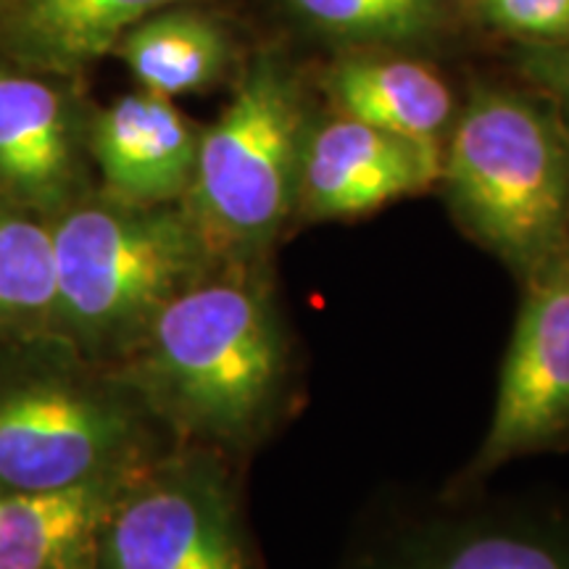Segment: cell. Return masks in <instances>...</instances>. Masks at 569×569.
<instances>
[{
  "label": "cell",
  "mask_w": 569,
  "mask_h": 569,
  "mask_svg": "<svg viewBox=\"0 0 569 569\" xmlns=\"http://www.w3.org/2000/svg\"><path fill=\"white\" fill-rule=\"evenodd\" d=\"M174 443L243 459L301 396V365L272 259L217 261L153 319L122 365Z\"/></svg>",
  "instance_id": "obj_1"
},
{
  "label": "cell",
  "mask_w": 569,
  "mask_h": 569,
  "mask_svg": "<svg viewBox=\"0 0 569 569\" xmlns=\"http://www.w3.org/2000/svg\"><path fill=\"white\" fill-rule=\"evenodd\" d=\"M174 446L117 365L46 336L0 343V486L56 490L130 478Z\"/></svg>",
  "instance_id": "obj_2"
},
{
  "label": "cell",
  "mask_w": 569,
  "mask_h": 569,
  "mask_svg": "<svg viewBox=\"0 0 569 569\" xmlns=\"http://www.w3.org/2000/svg\"><path fill=\"white\" fill-rule=\"evenodd\" d=\"M53 332L101 365H122L172 298L217 264L182 203L80 198L51 219Z\"/></svg>",
  "instance_id": "obj_3"
},
{
  "label": "cell",
  "mask_w": 569,
  "mask_h": 569,
  "mask_svg": "<svg viewBox=\"0 0 569 569\" xmlns=\"http://www.w3.org/2000/svg\"><path fill=\"white\" fill-rule=\"evenodd\" d=\"M438 182L469 240L517 282L569 243V127L540 92L472 88Z\"/></svg>",
  "instance_id": "obj_4"
},
{
  "label": "cell",
  "mask_w": 569,
  "mask_h": 569,
  "mask_svg": "<svg viewBox=\"0 0 569 569\" xmlns=\"http://www.w3.org/2000/svg\"><path fill=\"white\" fill-rule=\"evenodd\" d=\"M311 119L301 84L277 59H256L232 101L198 140L182 198L217 259H272L296 217L298 177Z\"/></svg>",
  "instance_id": "obj_5"
},
{
  "label": "cell",
  "mask_w": 569,
  "mask_h": 569,
  "mask_svg": "<svg viewBox=\"0 0 569 569\" xmlns=\"http://www.w3.org/2000/svg\"><path fill=\"white\" fill-rule=\"evenodd\" d=\"M96 569H264L238 459L174 443L134 469L103 519Z\"/></svg>",
  "instance_id": "obj_6"
},
{
  "label": "cell",
  "mask_w": 569,
  "mask_h": 569,
  "mask_svg": "<svg viewBox=\"0 0 569 569\" xmlns=\"http://www.w3.org/2000/svg\"><path fill=\"white\" fill-rule=\"evenodd\" d=\"M336 569H569V509L448 493L359 532Z\"/></svg>",
  "instance_id": "obj_7"
},
{
  "label": "cell",
  "mask_w": 569,
  "mask_h": 569,
  "mask_svg": "<svg viewBox=\"0 0 569 569\" xmlns=\"http://www.w3.org/2000/svg\"><path fill=\"white\" fill-rule=\"evenodd\" d=\"M493 417L451 493H472L509 461L569 443V243L519 280Z\"/></svg>",
  "instance_id": "obj_8"
},
{
  "label": "cell",
  "mask_w": 569,
  "mask_h": 569,
  "mask_svg": "<svg viewBox=\"0 0 569 569\" xmlns=\"http://www.w3.org/2000/svg\"><path fill=\"white\" fill-rule=\"evenodd\" d=\"M443 146L401 138L336 113L306 134L296 217L317 222L367 217L430 190L440 180Z\"/></svg>",
  "instance_id": "obj_9"
},
{
  "label": "cell",
  "mask_w": 569,
  "mask_h": 569,
  "mask_svg": "<svg viewBox=\"0 0 569 569\" xmlns=\"http://www.w3.org/2000/svg\"><path fill=\"white\" fill-rule=\"evenodd\" d=\"M82 138L59 88L24 74H0V203L59 217L80 201Z\"/></svg>",
  "instance_id": "obj_10"
},
{
  "label": "cell",
  "mask_w": 569,
  "mask_h": 569,
  "mask_svg": "<svg viewBox=\"0 0 569 569\" xmlns=\"http://www.w3.org/2000/svg\"><path fill=\"white\" fill-rule=\"evenodd\" d=\"M196 130L172 98L130 92L103 109L90 127V153L106 196L127 203H180L193 182Z\"/></svg>",
  "instance_id": "obj_11"
},
{
  "label": "cell",
  "mask_w": 569,
  "mask_h": 569,
  "mask_svg": "<svg viewBox=\"0 0 569 569\" xmlns=\"http://www.w3.org/2000/svg\"><path fill=\"white\" fill-rule=\"evenodd\" d=\"M124 480L56 490L0 486V569H96L98 536Z\"/></svg>",
  "instance_id": "obj_12"
},
{
  "label": "cell",
  "mask_w": 569,
  "mask_h": 569,
  "mask_svg": "<svg viewBox=\"0 0 569 569\" xmlns=\"http://www.w3.org/2000/svg\"><path fill=\"white\" fill-rule=\"evenodd\" d=\"M325 92L336 113L432 146L457 119L451 88L409 59H346L327 71Z\"/></svg>",
  "instance_id": "obj_13"
},
{
  "label": "cell",
  "mask_w": 569,
  "mask_h": 569,
  "mask_svg": "<svg viewBox=\"0 0 569 569\" xmlns=\"http://www.w3.org/2000/svg\"><path fill=\"white\" fill-rule=\"evenodd\" d=\"M177 0H21L13 32L21 53L56 69L82 67Z\"/></svg>",
  "instance_id": "obj_14"
},
{
  "label": "cell",
  "mask_w": 569,
  "mask_h": 569,
  "mask_svg": "<svg viewBox=\"0 0 569 569\" xmlns=\"http://www.w3.org/2000/svg\"><path fill=\"white\" fill-rule=\"evenodd\" d=\"M122 56L142 88L174 98L198 92L227 67V40L201 13H153L124 34Z\"/></svg>",
  "instance_id": "obj_15"
},
{
  "label": "cell",
  "mask_w": 569,
  "mask_h": 569,
  "mask_svg": "<svg viewBox=\"0 0 569 569\" xmlns=\"http://www.w3.org/2000/svg\"><path fill=\"white\" fill-rule=\"evenodd\" d=\"M51 219L0 203V343L53 332Z\"/></svg>",
  "instance_id": "obj_16"
},
{
  "label": "cell",
  "mask_w": 569,
  "mask_h": 569,
  "mask_svg": "<svg viewBox=\"0 0 569 569\" xmlns=\"http://www.w3.org/2000/svg\"><path fill=\"white\" fill-rule=\"evenodd\" d=\"M293 6L322 30L359 40H415L438 24L436 0H293Z\"/></svg>",
  "instance_id": "obj_17"
},
{
  "label": "cell",
  "mask_w": 569,
  "mask_h": 569,
  "mask_svg": "<svg viewBox=\"0 0 569 569\" xmlns=\"http://www.w3.org/2000/svg\"><path fill=\"white\" fill-rule=\"evenodd\" d=\"M490 24L528 46L569 42V0H482Z\"/></svg>",
  "instance_id": "obj_18"
},
{
  "label": "cell",
  "mask_w": 569,
  "mask_h": 569,
  "mask_svg": "<svg viewBox=\"0 0 569 569\" xmlns=\"http://www.w3.org/2000/svg\"><path fill=\"white\" fill-rule=\"evenodd\" d=\"M519 74L561 113L569 127V42L528 46L517 59Z\"/></svg>",
  "instance_id": "obj_19"
}]
</instances>
